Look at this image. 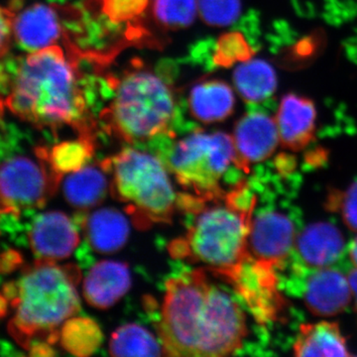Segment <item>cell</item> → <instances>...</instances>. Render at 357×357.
<instances>
[{"mask_svg":"<svg viewBox=\"0 0 357 357\" xmlns=\"http://www.w3.org/2000/svg\"><path fill=\"white\" fill-rule=\"evenodd\" d=\"M158 333L167 356L218 357L243 347L248 326L236 301L196 269L167 281Z\"/></svg>","mask_w":357,"mask_h":357,"instance_id":"6da1fadb","label":"cell"},{"mask_svg":"<svg viewBox=\"0 0 357 357\" xmlns=\"http://www.w3.org/2000/svg\"><path fill=\"white\" fill-rule=\"evenodd\" d=\"M79 48L54 45L32 52L16 69L6 98L10 112L37 128L69 126L79 136L96 138Z\"/></svg>","mask_w":357,"mask_h":357,"instance_id":"7a4b0ae2","label":"cell"},{"mask_svg":"<svg viewBox=\"0 0 357 357\" xmlns=\"http://www.w3.org/2000/svg\"><path fill=\"white\" fill-rule=\"evenodd\" d=\"M246 197L245 182L215 199L180 195L178 206L191 213L192 220L185 236L171 244V255L203 263L231 284L250 260L248 236L257 199L253 196L246 202Z\"/></svg>","mask_w":357,"mask_h":357,"instance_id":"3957f363","label":"cell"},{"mask_svg":"<svg viewBox=\"0 0 357 357\" xmlns=\"http://www.w3.org/2000/svg\"><path fill=\"white\" fill-rule=\"evenodd\" d=\"M81 271L76 265L37 260L16 284L11 304L15 317L9 332L26 349L38 342H58L61 328L81 307L77 285Z\"/></svg>","mask_w":357,"mask_h":357,"instance_id":"277c9868","label":"cell"},{"mask_svg":"<svg viewBox=\"0 0 357 357\" xmlns=\"http://www.w3.org/2000/svg\"><path fill=\"white\" fill-rule=\"evenodd\" d=\"M109 82L114 95L100 114L107 132L129 144L149 142L174 132L177 100L170 83L159 72L135 62Z\"/></svg>","mask_w":357,"mask_h":357,"instance_id":"5b68a950","label":"cell"},{"mask_svg":"<svg viewBox=\"0 0 357 357\" xmlns=\"http://www.w3.org/2000/svg\"><path fill=\"white\" fill-rule=\"evenodd\" d=\"M102 163L109 174L112 196L124 204L139 229L172 220L178 196L158 155L126 147Z\"/></svg>","mask_w":357,"mask_h":357,"instance_id":"8992f818","label":"cell"},{"mask_svg":"<svg viewBox=\"0 0 357 357\" xmlns=\"http://www.w3.org/2000/svg\"><path fill=\"white\" fill-rule=\"evenodd\" d=\"M156 155L164 162L181 187L192 196L211 199L225 194L222 187L225 174L236 166L232 136L222 131L206 132L195 129L176 138L175 132L159 137ZM155 141V140H154Z\"/></svg>","mask_w":357,"mask_h":357,"instance_id":"52a82bcc","label":"cell"},{"mask_svg":"<svg viewBox=\"0 0 357 357\" xmlns=\"http://www.w3.org/2000/svg\"><path fill=\"white\" fill-rule=\"evenodd\" d=\"M39 162L24 156L0 164V204L13 215L21 208L43 206L57 190L62 176L56 173L40 149Z\"/></svg>","mask_w":357,"mask_h":357,"instance_id":"ba28073f","label":"cell"},{"mask_svg":"<svg viewBox=\"0 0 357 357\" xmlns=\"http://www.w3.org/2000/svg\"><path fill=\"white\" fill-rule=\"evenodd\" d=\"M292 220L278 211H265L251 220L248 253L256 264L269 270L280 267L295 244Z\"/></svg>","mask_w":357,"mask_h":357,"instance_id":"9c48e42d","label":"cell"},{"mask_svg":"<svg viewBox=\"0 0 357 357\" xmlns=\"http://www.w3.org/2000/svg\"><path fill=\"white\" fill-rule=\"evenodd\" d=\"M56 6L35 2L13 13V37L21 48L36 52L48 47L72 43L64 24V10Z\"/></svg>","mask_w":357,"mask_h":357,"instance_id":"30bf717a","label":"cell"},{"mask_svg":"<svg viewBox=\"0 0 357 357\" xmlns=\"http://www.w3.org/2000/svg\"><path fill=\"white\" fill-rule=\"evenodd\" d=\"M236 148V167L248 172L249 167L269 158L280 144L276 121L259 112L244 114L232 134Z\"/></svg>","mask_w":357,"mask_h":357,"instance_id":"8fae6325","label":"cell"},{"mask_svg":"<svg viewBox=\"0 0 357 357\" xmlns=\"http://www.w3.org/2000/svg\"><path fill=\"white\" fill-rule=\"evenodd\" d=\"M29 241L38 259L57 261L74 252L79 243V234L76 225L66 213L52 211L35 218Z\"/></svg>","mask_w":357,"mask_h":357,"instance_id":"7c38bea8","label":"cell"},{"mask_svg":"<svg viewBox=\"0 0 357 357\" xmlns=\"http://www.w3.org/2000/svg\"><path fill=\"white\" fill-rule=\"evenodd\" d=\"M275 121L280 144L286 149L300 151L314 140L317 109L310 98L295 93L286 95L281 100Z\"/></svg>","mask_w":357,"mask_h":357,"instance_id":"4fadbf2b","label":"cell"},{"mask_svg":"<svg viewBox=\"0 0 357 357\" xmlns=\"http://www.w3.org/2000/svg\"><path fill=\"white\" fill-rule=\"evenodd\" d=\"M351 297L349 278L330 268H321L312 275L304 294L307 310L321 318L340 314L349 306Z\"/></svg>","mask_w":357,"mask_h":357,"instance_id":"5bb4252c","label":"cell"},{"mask_svg":"<svg viewBox=\"0 0 357 357\" xmlns=\"http://www.w3.org/2000/svg\"><path fill=\"white\" fill-rule=\"evenodd\" d=\"M130 286L128 265L105 260L96 263L89 270L84 280V297L96 309H109L128 292Z\"/></svg>","mask_w":357,"mask_h":357,"instance_id":"9a60e30c","label":"cell"},{"mask_svg":"<svg viewBox=\"0 0 357 357\" xmlns=\"http://www.w3.org/2000/svg\"><path fill=\"white\" fill-rule=\"evenodd\" d=\"M296 248L303 261L312 268H328L344 252V238L337 227L328 222L307 225L296 238Z\"/></svg>","mask_w":357,"mask_h":357,"instance_id":"2e32d148","label":"cell"},{"mask_svg":"<svg viewBox=\"0 0 357 357\" xmlns=\"http://www.w3.org/2000/svg\"><path fill=\"white\" fill-rule=\"evenodd\" d=\"M82 227L89 246L102 255H110L123 248L130 234L128 218L115 208L93 211L84 218Z\"/></svg>","mask_w":357,"mask_h":357,"instance_id":"e0dca14e","label":"cell"},{"mask_svg":"<svg viewBox=\"0 0 357 357\" xmlns=\"http://www.w3.org/2000/svg\"><path fill=\"white\" fill-rule=\"evenodd\" d=\"M190 112L203 123L225 121L234 114L236 96L229 84L220 79L199 82L188 98Z\"/></svg>","mask_w":357,"mask_h":357,"instance_id":"ac0fdd59","label":"cell"},{"mask_svg":"<svg viewBox=\"0 0 357 357\" xmlns=\"http://www.w3.org/2000/svg\"><path fill=\"white\" fill-rule=\"evenodd\" d=\"M109 174L102 162L93 165H84L69 174L64 181L66 201L81 211H88L98 206L107 198L110 190Z\"/></svg>","mask_w":357,"mask_h":357,"instance_id":"d6986e66","label":"cell"},{"mask_svg":"<svg viewBox=\"0 0 357 357\" xmlns=\"http://www.w3.org/2000/svg\"><path fill=\"white\" fill-rule=\"evenodd\" d=\"M296 356H349L347 340L337 323L319 321L300 326L294 344Z\"/></svg>","mask_w":357,"mask_h":357,"instance_id":"ffe728a7","label":"cell"},{"mask_svg":"<svg viewBox=\"0 0 357 357\" xmlns=\"http://www.w3.org/2000/svg\"><path fill=\"white\" fill-rule=\"evenodd\" d=\"M234 84L244 102H264L277 89V75L266 61L255 59L241 63L234 73Z\"/></svg>","mask_w":357,"mask_h":357,"instance_id":"44dd1931","label":"cell"},{"mask_svg":"<svg viewBox=\"0 0 357 357\" xmlns=\"http://www.w3.org/2000/svg\"><path fill=\"white\" fill-rule=\"evenodd\" d=\"M112 356H158L165 354L163 345L149 331L137 324L117 328L109 340Z\"/></svg>","mask_w":357,"mask_h":357,"instance_id":"7402d4cb","label":"cell"},{"mask_svg":"<svg viewBox=\"0 0 357 357\" xmlns=\"http://www.w3.org/2000/svg\"><path fill=\"white\" fill-rule=\"evenodd\" d=\"M96 138L79 136L76 140L59 143L50 150L39 148L49 165L59 175L70 174L86 165L95 151Z\"/></svg>","mask_w":357,"mask_h":357,"instance_id":"603a6c76","label":"cell"},{"mask_svg":"<svg viewBox=\"0 0 357 357\" xmlns=\"http://www.w3.org/2000/svg\"><path fill=\"white\" fill-rule=\"evenodd\" d=\"M151 13L157 24L176 31L189 27L198 14V0H150Z\"/></svg>","mask_w":357,"mask_h":357,"instance_id":"cb8c5ba5","label":"cell"},{"mask_svg":"<svg viewBox=\"0 0 357 357\" xmlns=\"http://www.w3.org/2000/svg\"><path fill=\"white\" fill-rule=\"evenodd\" d=\"M102 335L98 326L88 319L73 318L61 328L62 347L77 356H88L100 344Z\"/></svg>","mask_w":357,"mask_h":357,"instance_id":"d4e9b609","label":"cell"},{"mask_svg":"<svg viewBox=\"0 0 357 357\" xmlns=\"http://www.w3.org/2000/svg\"><path fill=\"white\" fill-rule=\"evenodd\" d=\"M213 48V63L220 67L229 68L236 63L246 62L255 55L252 47L238 32L222 35Z\"/></svg>","mask_w":357,"mask_h":357,"instance_id":"484cf974","label":"cell"},{"mask_svg":"<svg viewBox=\"0 0 357 357\" xmlns=\"http://www.w3.org/2000/svg\"><path fill=\"white\" fill-rule=\"evenodd\" d=\"M198 6L202 20L215 27L231 25L241 13V0H198Z\"/></svg>","mask_w":357,"mask_h":357,"instance_id":"4316f807","label":"cell"},{"mask_svg":"<svg viewBox=\"0 0 357 357\" xmlns=\"http://www.w3.org/2000/svg\"><path fill=\"white\" fill-rule=\"evenodd\" d=\"M103 16L112 24H128L140 20L150 6V0H98Z\"/></svg>","mask_w":357,"mask_h":357,"instance_id":"83f0119b","label":"cell"},{"mask_svg":"<svg viewBox=\"0 0 357 357\" xmlns=\"http://www.w3.org/2000/svg\"><path fill=\"white\" fill-rule=\"evenodd\" d=\"M340 210L345 225L352 231L357 232V182L354 183L344 192Z\"/></svg>","mask_w":357,"mask_h":357,"instance_id":"f1b7e54d","label":"cell"},{"mask_svg":"<svg viewBox=\"0 0 357 357\" xmlns=\"http://www.w3.org/2000/svg\"><path fill=\"white\" fill-rule=\"evenodd\" d=\"M13 11L0 7V57L6 55L13 37Z\"/></svg>","mask_w":357,"mask_h":357,"instance_id":"f546056e","label":"cell"},{"mask_svg":"<svg viewBox=\"0 0 357 357\" xmlns=\"http://www.w3.org/2000/svg\"><path fill=\"white\" fill-rule=\"evenodd\" d=\"M21 257L15 251H9L0 255V271L7 272L17 267L21 263Z\"/></svg>","mask_w":357,"mask_h":357,"instance_id":"4dcf8cb0","label":"cell"},{"mask_svg":"<svg viewBox=\"0 0 357 357\" xmlns=\"http://www.w3.org/2000/svg\"><path fill=\"white\" fill-rule=\"evenodd\" d=\"M347 278H349V284H351L352 296H354V298H356V305L357 310V268L351 271V273H349Z\"/></svg>","mask_w":357,"mask_h":357,"instance_id":"1f68e13d","label":"cell"},{"mask_svg":"<svg viewBox=\"0 0 357 357\" xmlns=\"http://www.w3.org/2000/svg\"><path fill=\"white\" fill-rule=\"evenodd\" d=\"M8 312V299L6 295L0 294V318H3Z\"/></svg>","mask_w":357,"mask_h":357,"instance_id":"d6a6232c","label":"cell"},{"mask_svg":"<svg viewBox=\"0 0 357 357\" xmlns=\"http://www.w3.org/2000/svg\"><path fill=\"white\" fill-rule=\"evenodd\" d=\"M349 256L354 266L357 268V236L351 243V249H349Z\"/></svg>","mask_w":357,"mask_h":357,"instance_id":"836d02e7","label":"cell"},{"mask_svg":"<svg viewBox=\"0 0 357 357\" xmlns=\"http://www.w3.org/2000/svg\"><path fill=\"white\" fill-rule=\"evenodd\" d=\"M0 215H13L10 211L6 210V208H0Z\"/></svg>","mask_w":357,"mask_h":357,"instance_id":"e575fe53","label":"cell"}]
</instances>
